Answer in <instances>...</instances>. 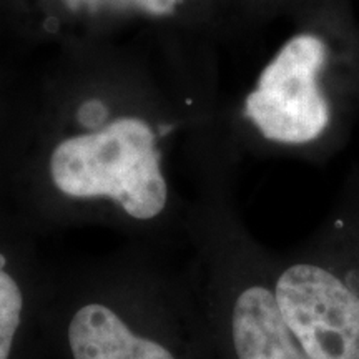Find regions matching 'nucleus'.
Returning a JSON list of instances; mask_svg holds the SVG:
<instances>
[{"label": "nucleus", "mask_w": 359, "mask_h": 359, "mask_svg": "<svg viewBox=\"0 0 359 359\" xmlns=\"http://www.w3.org/2000/svg\"><path fill=\"white\" fill-rule=\"evenodd\" d=\"M273 290L309 359H359V175L313 240L276 269Z\"/></svg>", "instance_id": "obj_1"}, {"label": "nucleus", "mask_w": 359, "mask_h": 359, "mask_svg": "<svg viewBox=\"0 0 359 359\" xmlns=\"http://www.w3.org/2000/svg\"><path fill=\"white\" fill-rule=\"evenodd\" d=\"M341 53L331 35L294 34L259 74L245 100V115L266 142L296 148L326 147L341 137L334 80Z\"/></svg>", "instance_id": "obj_2"}, {"label": "nucleus", "mask_w": 359, "mask_h": 359, "mask_svg": "<svg viewBox=\"0 0 359 359\" xmlns=\"http://www.w3.org/2000/svg\"><path fill=\"white\" fill-rule=\"evenodd\" d=\"M50 177L65 195L107 196L137 219L158 217L168 198L155 135L137 118H120L58 143L50 156Z\"/></svg>", "instance_id": "obj_3"}, {"label": "nucleus", "mask_w": 359, "mask_h": 359, "mask_svg": "<svg viewBox=\"0 0 359 359\" xmlns=\"http://www.w3.org/2000/svg\"><path fill=\"white\" fill-rule=\"evenodd\" d=\"M226 309L231 359H309L278 308L273 275L245 271Z\"/></svg>", "instance_id": "obj_4"}, {"label": "nucleus", "mask_w": 359, "mask_h": 359, "mask_svg": "<svg viewBox=\"0 0 359 359\" xmlns=\"http://www.w3.org/2000/svg\"><path fill=\"white\" fill-rule=\"evenodd\" d=\"M69 344L74 359H175L163 344L137 336L114 309L98 303L74 314Z\"/></svg>", "instance_id": "obj_5"}, {"label": "nucleus", "mask_w": 359, "mask_h": 359, "mask_svg": "<svg viewBox=\"0 0 359 359\" xmlns=\"http://www.w3.org/2000/svg\"><path fill=\"white\" fill-rule=\"evenodd\" d=\"M24 298L17 281L0 268V359H8L20 326Z\"/></svg>", "instance_id": "obj_6"}, {"label": "nucleus", "mask_w": 359, "mask_h": 359, "mask_svg": "<svg viewBox=\"0 0 359 359\" xmlns=\"http://www.w3.org/2000/svg\"><path fill=\"white\" fill-rule=\"evenodd\" d=\"M65 6L72 11H88L100 12L111 8V11H123L133 4V0H64Z\"/></svg>", "instance_id": "obj_7"}, {"label": "nucleus", "mask_w": 359, "mask_h": 359, "mask_svg": "<svg viewBox=\"0 0 359 359\" xmlns=\"http://www.w3.org/2000/svg\"><path fill=\"white\" fill-rule=\"evenodd\" d=\"M182 0H133L138 7L151 15H168Z\"/></svg>", "instance_id": "obj_8"}]
</instances>
